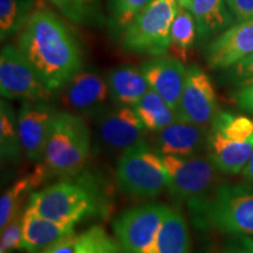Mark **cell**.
Instances as JSON below:
<instances>
[{
	"label": "cell",
	"instance_id": "277c9868",
	"mask_svg": "<svg viewBox=\"0 0 253 253\" xmlns=\"http://www.w3.org/2000/svg\"><path fill=\"white\" fill-rule=\"evenodd\" d=\"M90 155V132L84 119L59 110L47 138L42 162L50 175L66 178L81 172Z\"/></svg>",
	"mask_w": 253,
	"mask_h": 253
},
{
	"label": "cell",
	"instance_id": "e575fe53",
	"mask_svg": "<svg viewBox=\"0 0 253 253\" xmlns=\"http://www.w3.org/2000/svg\"><path fill=\"white\" fill-rule=\"evenodd\" d=\"M242 173L246 182L253 184V154L251 158H250L248 164H246V167L244 168V170L242 171Z\"/></svg>",
	"mask_w": 253,
	"mask_h": 253
},
{
	"label": "cell",
	"instance_id": "e0dca14e",
	"mask_svg": "<svg viewBox=\"0 0 253 253\" xmlns=\"http://www.w3.org/2000/svg\"><path fill=\"white\" fill-rule=\"evenodd\" d=\"M74 225L50 220L41 216L27 204L24 213V230L20 250L28 253L45 251L65 237L74 233Z\"/></svg>",
	"mask_w": 253,
	"mask_h": 253
},
{
	"label": "cell",
	"instance_id": "cb8c5ba5",
	"mask_svg": "<svg viewBox=\"0 0 253 253\" xmlns=\"http://www.w3.org/2000/svg\"><path fill=\"white\" fill-rule=\"evenodd\" d=\"M156 253H191L188 225L178 211L168 208L157 237Z\"/></svg>",
	"mask_w": 253,
	"mask_h": 253
},
{
	"label": "cell",
	"instance_id": "484cf974",
	"mask_svg": "<svg viewBox=\"0 0 253 253\" xmlns=\"http://www.w3.org/2000/svg\"><path fill=\"white\" fill-rule=\"evenodd\" d=\"M21 142L18 128V113L7 101H0V156L2 162L15 163L20 157Z\"/></svg>",
	"mask_w": 253,
	"mask_h": 253
},
{
	"label": "cell",
	"instance_id": "9c48e42d",
	"mask_svg": "<svg viewBox=\"0 0 253 253\" xmlns=\"http://www.w3.org/2000/svg\"><path fill=\"white\" fill-rule=\"evenodd\" d=\"M0 93L5 100L50 101L53 91L18 47L6 45L0 54Z\"/></svg>",
	"mask_w": 253,
	"mask_h": 253
},
{
	"label": "cell",
	"instance_id": "9a60e30c",
	"mask_svg": "<svg viewBox=\"0 0 253 253\" xmlns=\"http://www.w3.org/2000/svg\"><path fill=\"white\" fill-rule=\"evenodd\" d=\"M150 89L160 95L177 114L184 88L186 68L175 56H155L141 65Z\"/></svg>",
	"mask_w": 253,
	"mask_h": 253
},
{
	"label": "cell",
	"instance_id": "5b68a950",
	"mask_svg": "<svg viewBox=\"0 0 253 253\" xmlns=\"http://www.w3.org/2000/svg\"><path fill=\"white\" fill-rule=\"evenodd\" d=\"M177 8L176 0H151L123 31L120 37L121 48L125 52L154 58L167 55Z\"/></svg>",
	"mask_w": 253,
	"mask_h": 253
},
{
	"label": "cell",
	"instance_id": "d6986e66",
	"mask_svg": "<svg viewBox=\"0 0 253 253\" xmlns=\"http://www.w3.org/2000/svg\"><path fill=\"white\" fill-rule=\"evenodd\" d=\"M112 102L134 107L150 89L141 67L122 65L114 67L106 75Z\"/></svg>",
	"mask_w": 253,
	"mask_h": 253
},
{
	"label": "cell",
	"instance_id": "4fadbf2b",
	"mask_svg": "<svg viewBox=\"0 0 253 253\" xmlns=\"http://www.w3.org/2000/svg\"><path fill=\"white\" fill-rule=\"evenodd\" d=\"M59 110L49 101H24L18 112L21 148L28 160L41 162L50 126Z\"/></svg>",
	"mask_w": 253,
	"mask_h": 253
},
{
	"label": "cell",
	"instance_id": "52a82bcc",
	"mask_svg": "<svg viewBox=\"0 0 253 253\" xmlns=\"http://www.w3.org/2000/svg\"><path fill=\"white\" fill-rule=\"evenodd\" d=\"M162 157L169 176L168 191L176 204L188 205L198 201L218 184V170L207 155H162Z\"/></svg>",
	"mask_w": 253,
	"mask_h": 253
},
{
	"label": "cell",
	"instance_id": "2e32d148",
	"mask_svg": "<svg viewBox=\"0 0 253 253\" xmlns=\"http://www.w3.org/2000/svg\"><path fill=\"white\" fill-rule=\"evenodd\" d=\"M209 128L176 120L163 130L156 132L155 145L161 155L192 156L207 150Z\"/></svg>",
	"mask_w": 253,
	"mask_h": 253
},
{
	"label": "cell",
	"instance_id": "6da1fadb",
	"mask_svg": "<svg viewBox=\"0 0 253 253\" xmlns=\"http://www.w3.org/2000/svg\"><path fill=\"white\" fill-rule=\"evenodd\" d=\"M18 48L47 88L58 93L84 65L78 38L55 12L33 8L18 38Z\"/></svg>",
	"mask_w": 253,
	"mask_h": 253
},
{
	"label": "cell",
	"instance_id": "7a4b0ae2",
	"mask_svg": "<svg viewBox=\"0 0 253 253\" xmlns=\"http://www.w3.org/2000/svg\"><path fill=\"white\" fill-rule=\"evenodd\" d=\"M108 182L95 171L61 178L30 195L28 205L38 213L58 223L77 225L90 218H106L112 212Z\"/></svg>",
	"mask_w": 253,
	"mask_h": 253
},
{
	"label": "cell",
	"instance_id": "d590c367",
	"mask_svg": "<svg viewBox=\"0 0 253 253\" xmlns=\"http://www.w3.org/2000/svg\"><path fill=\"white\" fill-rule=\"evenodd\" d=\"M176 2L178 4L179 7H184V8L190 9V7H191L192 0H176Z\"/></svg>",
	"mask_w": 253,
	"mask_h": 253
},
{
	"label": "cell",
	"instance_id": "83f0119b",
	"mask_svg": "<svg viewBox=\"0 0 253 253\" xmlns=\"http://www.w3.org/2000/svg\"><path fill=\"white\" fill-rule=\"evenodd\" d=\"M34 8L33 0H0V38L14 36L27 24Z\"/></svg>",
	"mask_w": 253,
	"mask_h": 253
},
{
	"label": "cell",
	"instance_id": "8992f818",
	"mask_svg": "<svg viewBox=\"0 0 253 253\" xmlns=\"http://www.w3.org/2000/svg\"><path fill=\"white\" fill-rule=\"evenodd\" d=\"M116 181L126 195L153 198L168 190L169 176L162 155L143 141L120 155Z\"/></svg>",
	"mask_w": 253,
	"mask_h": 253
},
{
	"label": "cell",
	"instance_id": "f546056e",
	"mask_svg": "<svg viewBox=\"0 0 253 253\" xmlns=\"http://www.w3.org/2000/svg\"><path fill=\"white\" fill-rule=\"evenodd\" d=\"M24 213L25 208L15 214L13 219L1 231V242H0V253H6L20 250L21 238L24 230Z\"/></svg>",
	"mask_w": 253,
	"mask_h": 253
},
{
	"label": "cell",
	"instance_id": "1f68e13d",
	"mask_svg": "<svg viewBox=\"0 0 253 253\" xmlns=\"http://www.w3.org/2000/svg\"><path fill=\"white\" fill-rule=\"evenodd\" d=\"M232 17L237 21H244L253 18V0H225Z\"/></svg>",
	"mask_w": 253,
	"mask_h": 253
},
{
	"label": "cell",
	"instance_id": "7c38bea8",
	"mask_svg": "<svg viewBox=\"0 0 253 253\" xmlns=\"http://www.w3.org/2000/svg\"><path fill=\"white\" fill-rule=\"evenodd\" d=\"M218 112L216 90L210 77L197 65L189 66L177 110L178 120L210 128Z\"/></svg>",
	"mask_w": 253,
	"mask_h": 253
},
{
	"label": "cell",
	"instance_id": "44dd1931",
	"mask_svg": "<svg viewBox=\"0 0 253 253\" xmlns=\"http://www.w3.org/2000/svg\"><path fill=\"white\" fill-rule=\"evenodd\" d=\"M49 176L52 175L45 164H38L33 172L21 177L5 190L0 198V230H4L15 214L24 209L23 203L26 196L31 195L33 190L45 182Z\"/></svg>",
	"mask_w": 253,
	"mask_h": 253
},
{
	"label": "cell",
	"instance_id": "ac0fdd59",
	"mask_svg": "<svg viewBox=\"0 0 253 253\" xmlns=\"http://www.w3.org/2000/svg\"><path fill=\"white\" fill-rule=\"evenodd\" d=\"M207 156L218 171L226 175L242 172L253 154V138L236 142L209 128Z\"/></svg>",
	"mask_w": 253,
	"mask_h": 253
},
{
	"label": "cell",
	"instance_id": "5bb4252c",
	"mask_svg": "<svg viewBox=\"0 0 253 253\" xmlns=\"http://www.w3.org/2000/svg\"><path fill=\"white\" fill-rule=\"evenodd\" d=\"M253 53V18L223 31L204 50L211 69H229Z\"/></svg>",
	"mask_w": 253,
	"mask_h": 253
},
{
	"label": "cell",
	"instance_id": "7402d4cb",
	"mask_svg": "<svg viewBox=\"0 0 253 253\" xmlns=\"http://www.w3.org/2000/svg\"><path fill=\"white\" fill-rule=\"evenodd\" d=\"M197 24V38L205 40L229 28L232 14L225 0H192L190 7Z\"/></svg>",
	"mask_w": 253,
	"mask_h": 253
},
{
	"label": "cell",
	"instance_id": "ffe728a7",
	"mask_svg": "<svg viewBox=\"0 0 253 253\" xmlns=\"http://www.w3.org/2000/svg\"><path fill=\"white\" fill-rule=\"evenodd\" d=\"M39 253H121L115 238L100 225L84 232L72 233L49 249Z\"/></svg>",
	"mask_w": 253,
	"mask_h": 253
},
{
	"label": "cell",
	"instance_id": "8d00e7d4",
	"mask_svg": "<svg viewBox=\"0 0 253 253\" xmlns=\"http://www.w3.org/2000/svg\"><path fill=\"white\" fill-rule=\"evenodd\" d=\"M6 253H13V251H11V252H6Z\"/></svg>",
	"mask_w": 253,
	"mask_h": 253
},
{
	"label": "cell",
	"instance_id": "4316f807",
	"mask_svg": "<svg viewBox=\"0 0 253 253\" xmlns=\"http://www.w3.org/2000/svg\"><path fill=\"white\" fill-rule=\"evenodd\" d=\"M63 17L82 26H100L104 23L100 0H48Z\"/></svg>",
	"mask_w": 253,
	"mask_h": 253
},
{
	"label": "cell",
	"instance_id": "f1b7e54d",
	"mask_svg": "<svg viewBox=\"0 0 253 253\" xmlns=\"http://www.w3.org/2000/svg\"><path fill=\"white\" fill-rule=\"evenodd\" d=\"M151 0H108V25L114 37H121L123 31L129 26L142 9L150 4Z\"/></svg>",
	"mask_w": 253,
	"mask_h": 253
},
{
	"label": "cell",
	"instance_id": "3957f363",
	"mask_svg": "<svg viewBox=\"0 0 253 253\" xmlns=\"http://www.w3.org/2000/svg\"><path fill=\"white\" fill-rule=\"evenodd\" d=\"M198 229L253 236V184L218 183L207 196L186 205Z\"/></svg>",
	"mask_w": 253,
	"mask_h": 253
},
{
	"label": "cell",
	"instance_id": "836d02e7",
	"mask_svg": "<svg viewBox=\"0 0 253 253\" xmlns=\"http://www.w3.org/2000/svg\"><path fill=\"white\" fill-rule=\"evenodd\" d=\"M224 253H253V239L249 236H236Z\"/></svg>",
	"mask_w": 253,
	"mask_h": 253
},
{
	"label": "cell",
	"instance_id": "d6a6232c",
	"mask_svg": "<svg viewBox=\"0 0 253 253\" xmlns=\"http://www.w3.org/2000/svg\"><path fill=\"white\" fill-rule=\"evenodd\" d=\"M233 101L240 109L253 116V84L237 89L233 93Z\"/></svg>",
	"mask_w": 253,
	"mask_h": 253
},
{
	"label": "cell",
	"instance_id": "ba28073f",
	"mask_svg": "<svg viewBox=\"0 0 253 253\" xmlns=\"http://www.w3.org/2000/svg\"><path fill=\"white\" fill-rule=\"evenodd\" d=\"M168 207L145 203L128 209L113 221L121 253H156L157 237Z\"/></svg>",
	"mask_w": 253,
	"mask_h": 253
},
{
	"label": "cell",
	"instance_id": "d4e9b609",
	"mask_svg": "<svg viewBox=\"0 0 253 253\" xmlns=\"http://www.w3.org/2000/svg\"><path fill=\"white\" fill-rule=\"evenodd\" d=\"M197 38V24L191 11L188 8H177L170 30L169 52L181 61H185L190 49L194 47Z\"/></svg>",
	"mask_w": 253,
	"mask_h": 253
},
{
	"label": "cell",
	"instance_id": "4dcf8cb0",
	"mask_svg": "<svg viewBox=\"0 0 253 253\" xmlns=\"http://www.w3.org/2000/svg\"><path fill=\"white\" fill-rule=\"evenodd\" d=\"M225 79L237 89L253 84V53L227 69Z\"/></svg>",
	"mask_w": 253,
	"mask_h": 253
},
{
	"label": "cell",
	"instance_id": "30bf717a",
	"mask_svg": "<svg viewBox=\"0 0 253 253\" xmlns=\"http://www.w3.org/2000/svg\"><path fill=\"white\" fill-rule=\"evenodd\" d=\"M60 102L68 112L95 120L109 108L112 101L106 78L94 69H84L58 91Z\"/></svg>",
	"mask_w": 253,
	"mask_h": 253
},
{
	"label": "cell",
	"instance_id": "603a6c76",
	"mask_svg": "<svg viewBox=\"0 0 253 253\" xmlns=\"http://www.w3.org/2000/svg\"><path fill=\"white\" fill-rule=\"evenodd\" d=\"M132 108L147 131L155 134L178 120L175 110L153 89L148 90Z\"/></svg>",
	"mask_w": 253,
	"mask_h": 253
},
{
	"label": "cell",
	"instance_id": "8fae6325",
	"mask_svg": "<svg viewBox=\"0 0 253 253\" xmlns=\"http://www.w3.org/2000/svg\"><path fill=\"white\" fill-rule=\"evenodd\" d=\"M96 136L110 153L122 155L129 148L145 141L147 129L132 107H109L95 119Z\"/></svg>",
	"mask_w": 253,
	"mask_h": 253
}]
</instances>
